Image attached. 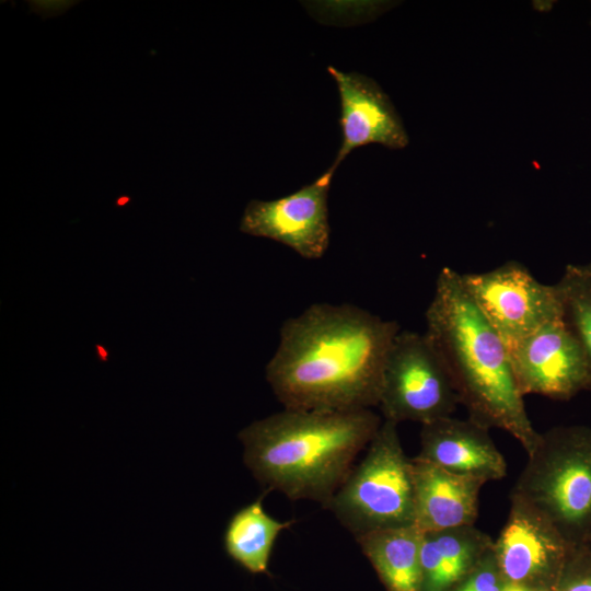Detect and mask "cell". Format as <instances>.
Here are the masks:
<instances>
[{"instance_id": "3957f363", "label": "cell", "mask_w": 591, "mask_h": 591, "mask_svg": "<svg viewBox=\"0 0 591 591\" xmlns=\"http://www.w3.org/2000/svg\"><path fill=\"white\" fill-rule=\"evenodd\" d=\"M382 421L371 409L283 408L239 432L243 461L267 490L324 507Z\"/></svg>"}, {"instance_id": "ffe728a7", "label": "cell", "mask_w": 591, "mask_h": 591, "mask_svg": "<svg viewBox=\"0 0 591 591\" xmlns=\"http://www.w3.org/2000/svg\"><path fill=\"white\" fill-rule=\"evenodd\" d=\"M33 13L39 14L43 19L61 15L79 1H26Z\"/></svg>"}, {"instance_id": "7a4b0ae2", "label": "cell", "mask_w": 591, "mask_h": 591, "mask_svg": "<svg viewBox=\"0 0 591 591\" xmlns=\"http://www.w3.org/2000/svg\"><path fill=\"white\" fill-rule=\"evenodd\" d=\"M426 336L442 359L468 418L509 432L530 454L540 441L507 344L482 314L461 274L443 267L426 311Z\"/></svg>"}, {"instance_id": "e0dca14e", "label": "cell", "mask_w": 591, "mask_h": 591, "mask_svg": "<svg viewBox=\"0 0 591 591\" xmlns=\"http://www.w3.org/2000/svg\"><path fill=\"white\" fill-rule=\"evenodd\" d=\"M556 287L563 318L580 344L591 372V262L567 265Z\"/></svg>"}, {"instance_id": "6da1fadb", "label": "cell", "mask_w": 591, "mask_h": 591, "mask_svg": "<svg viewBox=\"0 0 591 591\" xmlns=\"http://www.w3.org/2000/svg\"><path fill=\"white\" fill-rule=\"evenodd\" d=\"M399 331L397 322L352 304H312L282 324L267 383L285 408L371 409Z\"/></svg>"}, {"instance_id": "7c38bea8", "label": "cell", "mask_w": 591, "mask_h": 591, "mask_svg": "<svg viewBox=\"0 0 591 591\" xmlns=\"http://www.w3.org/2000/svg\"><path fill=\"white\" fill-rule=\"evenodd\" d=\"M415 457L486 483L507 475V462L489 429L470 418L450 416L421 425L420 451Z\"/></svg>"}, {"instance_id": "4fadbf2b", "label": "cell", "mask_w": 591, "mask_h": 591, "mask_svg": "<svg viewBox=\"0 0 591 591\" xmlns=\"http://www.w3.org/2000/svg\"><path fill=\"white\" fill-rule=\"evenodd\" d=\"M415 525L422 533L474 525L483 479L413 457Z\"/></svg>"}, {"instance_id": "30bf717a", "label": "cell", "mask_w": 591, "mask_h": 591, "mask_svg": "<svg viewBox=\"0 0 591 591\" xmlns=\"http://www.w3.org/2000/svg\"><path fill=\"white\" fill-rule=\"evenodd\" d=\"M510 510L494 542L498 568L506 582L554 590L570 545L538 512L510 495Z\"/></svg>"}, {"instance_id": "8992f818", "label": "cell", "mask_w": 591, "mask_h": 591, "mask_svg": "<svg viewBox=\"0 0 591 591\" xmlns=\"http://www.w3.org/2000/svg\"><path fill=\"white\" fill-rule=\"evenodd\" d=\"M459 404L452 379L426 334L399 331L383 370L378 405L383 420L425 425L452 416Z\"/></svg>"}, {"instance_id": "8fae6325", "label": "cell", "mask_w": 591, "mask_h": 591, "mask_svg": "<svg viewBox=\"0 0 591 591\" xmlns=\"http://www.w3.org/2000/svg\"><path fill=\"white\" fill-rule=\"evenodd\" d=\"M327 71L338 89L343 134L341 146L328 170L335 173L343 160L362 146L379 143L401 149L408 143L401 117L374 80L358 72H343L332 66Z\"/></svg>"}, {"instance_id": "44dd1931", "label": "cell", "mask_w": 591, "mask_h": 591, "mask_svg": "<svg viewBox=\"0 0 591 591\" xmlns=\"http://www.w3.org/2000/svg\"><path fill=\"white\" fill-rule=\"evenodd\" d=\"M502 591H553V590L536 589V588H531V587H526L522 584L505 582Z\"/></svg>"}, {"instance_id": "9a60e30c", "label": "cell", "mask_w": 591, "mask_h": 591, "mask_svg": "<svg viewBox=\"0 0 591 591\" xmlns=\"http://www.w3.org/2000/svg\"><path fill=\"white\" fill-rule=\"evenodd\" d=\"M416 525L380 530L356 537L387 591H422L420 545Z\"/></svg>"}, {"instance_id": "ac0fdd59", "label": "cell", "mask_w": 591, "mask_h": 591, "mask_svg": "<svg viewBox=\"0 0 591 591\" xmlns=\"http://www.w3.org/2000/svg\"><path fill=\"white\" fill-rule=\"evenodd\" d=\"M553 591H591V540L570 547Z\"/></svg>"}, {"instance_id": "5bb4252c", "label": "cell", "mask_w": 591, "mask_h": 591, "mask_svg": "<svg viewBox=\"0 0 591 591\" xmlns=\"http://www.w3.org/2000/svg\"><path fill=\"white\" fill-rule=\"evenodd\" d=\"M493 544L491 537L474 525L422 533V591H454Z\"/></svg>"}, {"instance_id": "d6986e66", "label": "cell", "mask_w": 591, "mask_h": 591, "mask_svg": "<svg viewBox=\"0 0 591 591\" xmlns=\"http://www.w3.org/2000/svg\"><path fill=\"white\" fill-rule=\"evenodd\" d=\"M505 579L498 568L494 544L454 591H502Z\"/></svg>"}, {"instance_id": "277c9868", "label": "cell", "mask_w": 591, "mask_h": 591, "mask_svg": "<svg viewBox=\"0 0 591 591\" xmlns=\"http://www.w3.org/2000/svg\"><path fill=\"white\" fill-rule=\"evenodd\" d=\"M511 496L544 517L570 545L591 540V427L541 433Z\"/></svg>"}, {"instance_id": "9c48e42d", "label": "cell", "mask_w": 591, "mask_h": 591, "mask_svg": "<svg viewBox=\"0 0 591 591\" xmlns=\"http://www.w3.org/2000/svg\"><path fill=\"white\" fill-rule=\"evenodd\" d=\"M509 352L523 396L568 401L581 391H591L589 363L564 318L545 324L509 347Z\"/></svg>"}, {"instance_id": "ba28073f", "label": "cell", "mask_w": 591, "mask_h": 591, "mask_svg": "<svg viewBox=\"0 0 591 591\" xmlns=\"http://www.w3.org/2000/svg\"><path fill=\"white\" fill-rule=\"evenodd\" d=\"M334 172L274 200H251L242 215L243 233L279 242L306 259L321 258L329 245L327 197Z\"/></svg>"}, {"instance_id": "52a82bcc", "label": "cell", "mask_w": 591, "mask_h": 591, "mask_svg": "<svg viewBox=\"0 0 591 591\" xmlns=\"http://www.w3.org/2000/svg\"><path fill=\"white\" fill-rule=\"evenodd\" d=\"M475 304L508 348L545 324L563 318L555 285L538 281L519 262L510 260L484 273L461 274Z\"/></svg>"}, {"instance_id": "2e32d148", "label": "cell", "mask_w": 591, "mask_h": 591, "mask_svg": "<svg viewBox=\"0 0 591 591\" xmlns=\"http://www.w3.org/2000/svg\"><path fill=\"white\" fill-rule=\"evenodd\" d=\"M260 496L236 510L223 533L227 555L251 573H267L274 544L293 520L279 521L268 514Z\"/></svg>"}, {"instance_id": "5b68a950", "label": "cell", "mask_w": 591, "mask_h": 591, "mask_svg": "<svg viewBox=\"0 0 591 591\" xmlns=\"http://www.w3.org/2000/svg\"><path fill=\"white\" fill-rule=\"evenodd\" d=\"M366 450L364 457L323 508L355 538L415 525L412 460L403 450L397 424L383 420Z\"/></svg>"}]
</instances>
